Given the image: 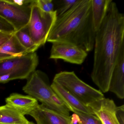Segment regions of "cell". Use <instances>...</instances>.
<instances>
[{
    "mask_svg": "<svg viewBox=\"0 0 124 124\" xmlns=\"http://www.w3.org/2000/svg\"><path fill=\"white\" fill-rule=\"evenodd\" d=\"M93 82L102 93L108 91L112 72L124 50V16L112 1L101 25L96 32Z\"/></svg>",
    "mask_w": 124,
    "mask_h": 124,
    "instance_id": "cell-1",
    "label": "cell"
},
{
    "mask_svg": "<svg viewBox=\"0 0 124 124\" xmlns=\"http://www.w3.org/2000/svg\"><path fill=\"white\" fill-rule=\"evenodd\" d=\"M95 34L91 0H79L68 11L57 16L47 42L71 44L88 53L93 49Z\"/></svg>",
    "mask_w": 124,
    "mask_h": 124,
    "instance_id": "cell-2",
    "label": "cell"
},
{
    "mask_svg": "<svg viewBox=\"0 0 124 124\" xmlns=\"http://www.w3.org/2000/svg\"><path fill=\"white\" fill-rule=\"evenodd\" d=\"M23 90L50 109L70 116V111L51 87L47 75L40 70H35L27 79Z\"/></svg>",
    "mask_w": 124,
    "mask_h": 124,
    "instance_id": "cell-3",
    "label": "cell"
},
{
    "mask_svg": "<svg viewBox=\"0 0 124 124\" xmlns=\"http://www.w3.org/2000/svg\"><path fill=\"white\" fill-rule=\"evenodd\" d=\"M53 82L62 86L88 106L104 98L101 91L84 82L74 71L60 72L55 75Z\"/></svg>",
    "mask_w": 124,
    "mask_h": 124,
    "instance_id": "cell-4",
    "label": "cell"
},
{
    "mask_svg": "<svg viewBox=\"0 0 124 124\" xmlns=\"http://www.w3.org/2000/svg\"><path fill=\"white\" fill-rule=\"evenodd\" d=\"M57 16L55 10L52 13H47L41 10L38 6L35 0L32 7L27 26L30 36L39 48L47 42Z\"/></svg>",
    "mask_w": 124,
    "mask_h": 124,
    "instance_id": "cell-5",
    "label": "cell"
},
{
    "mask_svg": "<svg viewBox=\"0 0 124 124\" xmlns=\"http://www.w3.org/2000/svg\"><path fill=\"white\" fill-rule=\"evenodd\" d=\"M39 62L35 52L0 60V76L12 74L18 79H27L36 70Z\"/></svg>",
    "mask_w": 124,
    "mask_h": 124,
    "instance_id": "cell-6",
    "label": "cell"
},
{
    "mask_svg": "<svg viewBox=\"0 0 124 124\" xmlns=\"http://www.w3.org/2000/svg\"><path fill=\"white\" fill-rule=\"evenodd\" d=\"M35 0L23 5H19L13 0H0V16L13 26L16 31L27 26L31 16V8Z\"/></svg>",
    "mask_w": 124,
    "mask_h": 124,
    "instance_id": "cell-7",
    "label": "cell"
},
{
    "mask_svg": "<svg viewBox=\"0 0 124 124\" xmlns=\"http://www.w3.org/2000/svg\"><path fill=\"white\" fill-rule=\"evenodd\" d=\"M87 55V52L76 46L69 43H52L50 59H62L70 63L81 65Z\"/></svg>",
    "mask_w": 124,
    "mask_h": 124,
    "instance_id": "cell-8",
    "label": "cell"
},
{
    "mask_svg": "<svg viewBox=\"0 0 124 124\" xmlns=\"http://www.w3.org/2000/svg\"><path fill=\"white\" fill-rule=\"evenodd\" d=\"M29 115L37 124H71V116L50 109L43 104H38Z\"/></svg>",
    "mask_w": 124,
    "mask_h": 124,
    "instance_id": "cell-9",
    "label": "cell"
},
{
    "mask_svg": "<svg viewBox=\"0 0 124 124\" xmlns=\"http://www.w3.org/2000/svg\"><path fill=\"white\" fill-rule=\"evenodd\" d=\"M88 106L103 124H120L116 117L115 109L116 106L113 100L104 98Z\"/></svg>",
    "mask_w": 124,
    "mask_h": 124,
    "instance_id": "cell-10",
    "label": "cell"
},
{
    "mask_svg": "<svg viewBox=\"0 0 124 124\" xmlns=\"http://www.w3.org/2000/svg\"><path fill=\"white\" fill-rule=\"evenodd\" d=\"M59 97L66 104L70 111L93 114L90 107L58 84L53 82L51 85ZM94 115V114H93Z\"/></svg>",
    "mask_w": 124,
    "mask_h": 124,
    "instance_id": "cell-11",
    "label": "cell"
},
{
    "mask_svg": "<svg viewBox=\"0 0 124 124\" xmlns=\"http://www.w3.org/2000/svg\"><path fill=\"white\" fill-rule=\"evenodd\" d=\"M6 104L24 116L29 115L39 104L37 100L29 95L13 93L6 99Z\"/></svg>",
    "mask_w": 124,
    "mask_h": 124,
    "instance_id": "cell-12",
    "label": "cell"
},
{
    "mask_svg": "<svg viewBox=\"0 0 124 124\" xmlns=\"http://www.w3.org/2000/svg\"><path fill=\"white\" fill-rule=\"evenodd\" d=\"M120 99L124 98V50L120 54L112 72L108 91Z\"/></svg>",
    "mask_w": 124,
    "mask_h": 124,
    "instance_id": "cell-13",
    "label": "cell"
},
{
    "mask_svg": "<svg viewBox=\"0 0 124 124\" xmlns=\"http://www.w3.org/2000/svg\"><path fill=\"white\" fill-rule=\"evenodd\" d=\"M112 1V0H91L92 17L96 32L101 25Z\"/></svg>",
    "mask_w": 124,
    "mask_h": 124,
    "instance_id": "cell-14",
    "label": "cell"
},
{
    "mask_svg": "<svg viewBox=\"0 0 124 124\" xmlns=\"http://www.w3.org/2000/svg\"><path fill=\"white\" fill-rule=\"evenodd\" d=\"M14 34L11 38L0 48V60L27 54Z\"/></svg>",
    "mask_w": 124,
    "mask_h": 124,
    "instance_id": "cell-15",
    "label": "cell"
},
{
    "mask_svg": "<svg viewBox=\"0 0 124 124\" xmlns=\"http://www.w3.org/2000/svg\"><path fill=\"white\" fill-rule=\"evenodd\" d=\"M24 115L9 106H0V124H29Z\"/></svg>",
    "mask_w": 124,
    "mask_h": 124,
    "instance_id": "cell-16",
    "label": "cell"
},
{
    "mask_svg": "<svg viewBox=\"0 0 124 124\" xmlns=\"http://www.w3.org/2000/svg\"><path fill=\"white\" fill-rule=\"evenodd\" d=\"M14 35L28 53H35L39 48L30 36L27 25L21 29L16 31Z\"/></svg>",
    "mask_w": 124,
    "mask_h": 124,
    "instance_id": "cell-17",
    "label": "cell"
},
{
    "mask_svg": "<svg viewBox=\"0 0 124 124\" xmlns=\"http://www.w3.org/2000/svg\"><path fill=\"white\" fill-rule=\"evenodd\" d=\"M71 117L73 124H103L101 120L95 115L75 112Z\"/></svg>",
    "mask_w": 124,
    "mask_h": 124,
    "instance_id": "cell-18",
    "label": "cell"
},
{
    "mask_svg": "<svg viewBox=\"0 0 124 124\" xmlns=\"http://www.w3.org/2000/svg\"><path fill=\"white\" fill-rule=\"evenodd\" d=\"M79 0H60L57 1V8L55 10L57 16H61L71 8Z\"/></svg>",
    "mask_w": 124,
    "mask_h": 124,
    "instance_id": "cell-19",
    "label": "cell"
},
{
    "mask_svg": "<svg viewBox=\"0 0 124 124\" xmlns=\"http://www.w3.org/2000/svg\"><path fill=\"white\" fill-rule=\"evenodd\" d=\"M38 6L43 11L47 13L54 12V3L52 0H36Z\"/></svg>",
    "mask_w": 124,
    "mask_h": 124,
    "instance_id": "cell-20",
    "label": "cell"
},
{
    "mask_svg": "<svg viewBox=\"0 0 124 124\" xmlns=\"http://www.w3.org/2000/svg\"><path fill=\"white\" fill-rule=\"evenodd\" d=\"M0 31L8 34H14L15 29L10 23L0 16Z\"/></svg>",
    "mask_w": 124,
    "mask_h": 124,
    "instance_id": "cell-21",
    "label": "cell"
},
{
    "mask_svg": "<svg viewBox=\"0 0 124 124\" xmlns=\"http://www.w3.org/2000/svg\"><path fill=\"white\" fill-rule=\"evenodd\" d=\"M116 117L120 124H124V106L116 107L115 109Z\"/></svg>",
    "mask_w": 124,
    "mask_h": 124,
    "instance_id": "cell-22",
    "label": "cell"
},
{
    "mask_svg": "<svg viewBox=\"0 0 124 124\" xmlns=\"http://www.w3.org/2000/svg\"><path fill=\"white\" fill-rule=\"evenodd\" d=\"M13 35L0 31V48L11 38Z\"/></svg>",
    "mask_w": 124,
    "mask_h": 124,
    "instance_id": "cell-23",
    "label": "cell"
},
{
    "mask_svg": "<svg viewBox=\"0 0 124 124\" xmlns=\"http://www.w3.org/2000/svg\"><path fill=\"white\" fill-rule=\"evenodd\" d=\"M29 124H35V123H33V122H29Z\"/></svg>",
    "mask_w": 124,
    "mask_h": 124,
    "instance_id": "cell-24",
    "label": "cell"
},
{
    "mask_svg": "<svg viewBox=\"0 0 124 124\" xmlns=\"http://www.w3.org/2000/svg\"><path fill=\"white\" fill-rule=\"evenodd\" d=\"M71 124H72V123H71Z\"/></svg>",
    "mask_w": 124,
    "mask_h": 124,
    "instance_id": "cell-25",
    "label": "cell"
},
{
    "mask_svg": "<svg viewBox=\"0 0 124 124\" xmlns=\"http://www.w3.org/2000/svg\"></svg>",
    "mask_w": 124,
    "mask_h": 124,
    "instance_id": "cell-26",
    "label": "cell"
}]
</instances>
